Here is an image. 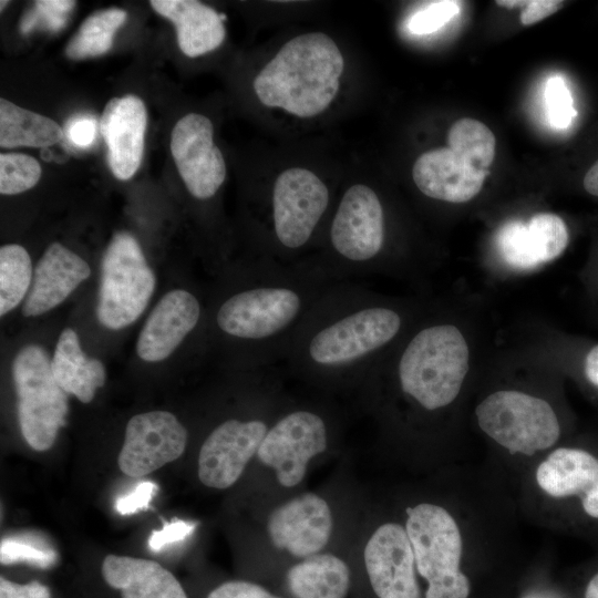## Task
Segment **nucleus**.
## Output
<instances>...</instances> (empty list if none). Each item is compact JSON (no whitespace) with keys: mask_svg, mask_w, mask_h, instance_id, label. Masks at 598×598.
<instances>
[{"mask_svg":"<svg viewBox=\"0 0 598 598\" xmlns=\"http://www.w3.org/2000/svg\"><path fill=\"white\" fill-rule=\"evenodd\" d=\"M40 163L21 153L0 154V193L16 195L32 188L41 177Z\"/></svg>","mask_w":598,"mask_h":598,"instance_id":"obj_32","label":"nucleus"},{"mask_svg":"<svg viewBox=\"0 0 598 598\" xmlns=\"http://www.w3.org/2000/svg\"><path fill=\"white\" fill-rule=\"evenodd\" d=\"M468 359L466 340L455 326L426 327L413 336L400 357L401 390L426 411L445 408L461 391Z\"/></svg>","mask_w":598,"mask_h":598,"instance_id":"obj_4","label":"nucleus"},{"mask_svg":"<svg viewBox=\"0 0 598 598\" xmlns=\"http://www.w3.org/2000/svg\"><path fill=\"white\" fill-rule=\"evenodd\" d=\"M460 11L456 1H436L415 12L408 28L414 34H430L452 20Z\"/></svg>","mask_w":598,"mask_h":598,"instance_id":"obj_35","label":"nucleus"},{"mask_svg":"<svg viewBox=\"0 0 598 598\" xmlns=\"http://www.w3.org/2000/svg\"><path fill=\"white\" fill-rule=\"evenodd\" d=\"M156 489L157 485L154 482L143 481L138 483L133 491L116 501V511L122 515H131L145 509L150 505Z\"/></svg>","mask_w":598,"mask_h":598,"instance_id":"obj_38","label":"nucleus"},{"mask_svg":"<svg viewBox=\"0 0 598 598\" xmlns=\"http://www.w3.org/2000/svg\"><path fill=\"white\" fill-rule=\"evenodd\" d=\"M155 285L138 241L127 231L116 233L102 259L99 321L112 330L132 324L145 310Z\"/></svg>","mask_w":598,"mask_h":598,"instance_id":"obj_8","label":"nucleus"},{"mask_svg":"<svg viewBox=\"0 0 598 598\" xmlns=\"http://www.w3.org/2000/svg\"><path fill=\"white\" fill-rule=\"evenodd\" d=\"M171 153L188 192L208 199L226 177V163L214 143V127L208 117L188 113L177 121L171 134Z\"/></svg>","mask_w":598,"mask_h":598,"instance_id":"obj_13","label":"nucleus"},{"mask_svg":"<svg viewBox=\"0 0 598 598\" xmlns=\"http://www.w3.org/2000/svg\"><path fill=\"white\" fill-rule=\"evenodd\" d=\"M271 200L277 240L295 250L312 236L328 207L329 190L315 173L293 167L277 177Z\"/></svg>","mask_w":598,"mask_h":598,"instance_id":"obj_11","label":"nucleus"},{"mask_svg":"<svg viewBox=\"0 0 598 598\" xmlns=\"http://www.w3.org/2000/svg\"><path fill=\"white\" fill-rule=\"evenodd\" d=\"M567 244V226L551 213L536 214L527 223L508 220L495 235V246L504 262L520 270L534 269L556 259Z\"/></svg>","mask_w":598,"mask_h":598,"instance_id":"obj_18","label":"nucleus"},{"mask_svg":"<svg viewBox=\"0 0 598 598\" xmlns=\"http://www.w3.org/2000/svg\"><path fill=\"white\" fill-rule=\"evenodd\" d=\"M535 481L550 498L569 503L577 525L598 528V453L582 446L554 448L538 464Z\"/></svg>","mask_w":598,"mask_h":598,"instance_id":"obj_9","label":"nucleus"},{"mask_svg":"<svg viewBox=\"0 0 598 598\" xmlns=\"http://www.w3.org/2000/svg\"><path fill=\"white\" fill-rule=\"evenodd\" d=\"M584 598H598V570L587 580L584 589Z\"/></svg>","mask_w":598,"mask_h":598,"instance_id":"obj_44","label":"nucleus"},{"mask_svg":"<svg viewBox=\"0 0 598 598\" xmlns=\"http://www.w3.org/2000/svg\"><path fill=\"white\" fill-rule=\"evenodd\" d=\"M147 113L144 102L134 94L111 99L101 117V134L107 147L113 175L130 179L138 169L143 153Z\"/></svg>","mask_w":598,"mask_h":598,"instance_id":"obj_19","label":"nucleus"},{"mask_svg":"<svg viewBox=\"0 0 598 598\" xmlns=\"http://www.w3.org/2000/svg\"><path fill=\"white\" fill-rule=\"evenodd\" d=\"M1 10L3 9V7L8 3V1H1Z\"/></svg>","mask_w":598,"mask_h":598,"instance_id":"obj_46","label":"nucleus"},{"mask_svg":"<svg viewBox=\"0 0 598 598\" xmlns=\"http://www.w3.org/2000/svg\"><path fill=\"white\" fill-rule=\"evenodd\" d=\"M64 138L76 148L92 146L96 137V120L87 113H78L68 118L63 127Z\"/></svg>","mask_w":598,"mask_h":598,"instance_id":"obj_36","label":"nucleus"},{"mask_svg":"<svg viewBox=\"0 0 598 598\" xmlns=\"http://www.w3.org/2000/svg\"><path fill=\"white\" fill-rule=\"evenodd\" d=\"M56 560V551L47 540L33 534L4 537L0 544V561L2 565L25 563L39 568H50Z\"/></svg>","mask_w":598,"mask_h":598,"instance_id":"obj_31","label":"nucleus"},{"mask_svg":"<svg viewBox=\"0 0 598 598\" xmlns=\"http://www.w3.org/2000/svg\"><path fill=\"white\" fill-rule=\"evenodd\" d=\"M90 275V266L79 255L60 243L51 244L34 269L23 316L35 317L55 308Z\"/></svg>","mask_w":598,"mask_h":598,"instance_id":"obj_22","label":"nucleus"},{"mask_svg":"<svg viewBox=\"0 0 598 598\" xmlns=\"http://www.w3.org/2000/svg\"><path fill=\"white\" fill-rule=\"evenodd\" d=\"M262 420L230 419L204 441L198 454V477L208 487L225 489L235 484L247 463L257 454L268 432Z\"/></svg>","mask_w":598,"mask_h":598,"instance_id":"obj_15","label":"nucleus"},{"mask_svg":"<svg viewBox=\"0 0 598 598\" xmlns=\"http://www.w3.org/2000/svg\"><path fill=\"white\" fill-rule=\"evenodd\" d=\"M323 298L290 347L293 362L324 372L354 369L389 344L401 329V316L389 307L362 305V298H355L327 308Z\"/></svg>","mask_w":598,"mask_h":598,"instance_id":"obj_1","label":"nucleus"},{"mask_svg":"<svg viewBox=\"0 0 598 598\" xmlns=\"http://www.w3.org/2000/svg\"><path fill=\"white\" fill-rule=\"evenodd\" d=\"M585 189L598 197V159L591 165L584 177Z\"/></svg>","mask_w":598,"mask_h":598,"instance_id":"obj_43","label":"nucleus"},{"mask_svg":"<svg viewBox=\"0 0 598 598\" xmlns=\"http://www.w3.org/2000/svg\"><path fill=\"white\" fill-rule=\"evenodd\" d=\"M332 526L328 503L307 493L276 507L269 515L267 529L276 548L307 558L327 546Z\"/></svg>","mask_w":598,"mask_h":598,"instance_id":"obj_17","label":"nucleus"},{"mask_svg":"<svg viewBox=\"0 0 598 598\" xmlns=\"http://www.w3.org/2000/svg\"><path fill=\"white\" fill-rule=\"evenodd\" d=\"M102 576L122 598H187L176 577L151 559L107 555Z\"/></svg>","mask_w":598,"mask_h":598,"instance_id":"obj_24","label":"nucleus"},{"mask_svg":"<svg viewBox=\"0 0 598 598\" xmlns=\"http://www.w3.org/2000/svg\"><path fill=\"white\" fill-rule=\"evenodd\" d=\"M151 7L173 22L181 51L196 58L217 49L226 37V17L194 0H152Z\"/></svg>","mask_w":598,"mask_h":598,"instance_id":"obj_23","label":"nucleus"},{"mask_svg":"<svg viewBox=\"0 0 598 598\" xmlns=\"http://www.w3.org/2000/svg\"><path fill=\"white\" fill-rule=\"evenodd\" d=\"M32 264L28 251L20 245L0 248V315L14 309L29 293Z\"/></svg>","mask_w":598,"mask_h":598,"instance_id":"obj_29","label":"nucleus"},{"mask_svg":"<svg viewBox=\"0 0 598 598\" xmlns=\"http://www.w3.org/2000/svg\"><path fill=\"white\" fill-rule=\"evenodd\" d=\"M63 138V128L52 118L0 100L1 147H47Z\"/></svg>","mask_w":598,"mask_h":598,"instance_id":"obj_27","label":"nucleus"},{"mask_svg":"<svg viewBox=\"0 0 598 598\" xmlns=\"http://www.w3.org/2000/svg\"><path fill=\"white\" fill-rule=\"evenodd\" d=\"M327 443L323 419L311 411L298 410L283 415L268 430L257 456L275 470L280 485L293 487L303 480L309 461L326 451Z\"/></svg>","mask_w":598,"mask_h":598,"instance_id":"obj_10","label":"nucleus"},{"mask_svg":"<svg viewBox=\"0 0 598 598\" xmlns=\"http://www.w3.org/2000/svg\"><path fill=\"white\" fill-rule=\"evenodd\" d=\"M405 532L417 574L425 579V598H468L471 581L462 571L463 538L453 515L443 506L420 503L406 509Z\"/></svg>","mask_w":598,"mask_h":598,"instance_id":"obj_5","label":"nucleus"},{"mask_svg":"<svg viewBox=\"0 0 598 598\" xmlns=\"http://www.w3.org/2000/svg\"><path fill=\"white\" fill-rule=\"evenodd\" d=\"M127 19L120 8L99 10L90 14L71 38L65 54L71 60H83L110 51L116 31Z\"/></svg>","mask_w":598,"mask_h":598,"instance_id":"obj_28","label":"nucleus"},{"mask_svg":"<svg viewBox=\"0 0 598 598\" xmlns=\"http://www.w3.org/2000/svg\"><path fill=\"white\" fill-rule=\"evenodd\" d=\"M193 529L194 525L184 520L165 523L161 529L150 535L148 547L152 551H161L164 547L185 539Z\"/></svg>","mask_w":598,"mask_h":598,"instance_id":"obj_39","label":"nucleus"},{"mask_svg":"<svg viewBox=\"0 0 598 598\" xmlns=\"http://www.w3.org/2000/svg\"><path fill=\"white\" fill-rule=\"evenodd\" d=\"M546 105L554 127L566 128L576 115L570 92L560 76H553L546 85Z\"/></svg>","mask_w":598,"mask_h":598,"instance_id":"obj_34","label":"nucleus"},{"mask_svg":"<svg viewBox=\"0 0 598 598\" xmlns=\"http://www.w3.org/2000/svg\"><path fill=\"white\" fill-rule=\"evenodd\" d=\"M481 430L511 454L530 456L558 442L561 429L551 405L532 394L501 390L475 410Z\"/></svg>","mask_w":598,"mask_h":598,"instance_id":"obj_7","label":"nucleus"},{"mask_svg":"<svg viewBox=\"0 0 598 598\" xmlns=\"http://www.w3.org/2000/svg\"><path fill=\"white\" fill-rule=\"evenodd\" d=\"M584 371L588 382L598 388V344L588 352Z\"/></svg>","mask_w":598,"mask_h":598,"instance_id":"obj_42","label":"nucleus"},{"mask_svg":"<svg viewBox=\"0 0 598 598\" xmlns=\"http://www.w3.org/2000/svg\"><path fill=\"white\" fill-rule=\"evenodd\" d=\"M364 564L378 598H423L404 526L384 523L367 542Z\"/></svg>","mask_w":598,"mask_h":598,"instance_id":"obj_16","label":"nucleus"},{"mask_svg":"<svg viewBox=\"0 0 598 598\" xmlns=\"http://www.w3.org/2000/svg\"><path fill=\"white\" fill-rule=\"evenodd\" d=\"M447 144L482 171H488L495 158L494 134L484 123L474 118L464 117L454 122L447 133Z\"/></svg>","mask_w":598,"mask_h":598,"instance_id":"obj_30","label":"nucleus"},{"mask_svg":"<svg viewBox=\"0 0 598 598\" xmlns=\"http://www.w3.org/2000/svg\"><path fill=\"white\" fill-rule=\"evenodd\" d=\"M333 250L347 262L372 261L384 244V215L375 192L355 184L343 194L330 227Z\"/></svg>","mask_w":598,"mask_h":598,"instance_id":"obj_12","label":"nucleus"},{"mask_svg":"<svg viewBox=\"0 0 598 598\" xmlns=\"http://www.w3.org/2000/svg\"><path fill=\"white\" fill-rule=\"evenodd\" d=\"M286 580L295 598H344L350 587V570L341 558L317 554L292 566Z\"/></svg>","mask_w":598,"mask_h":598,"instance_id":"obj_26","label":"nucleus"},{"mask_svg":"<svg viewBox=\"0 0 598 598\" xmlns=\"http://www.w3.org/2000/svg\"><path fill=\"white\" fill-rule=\"evenodd\" d=\"M12 378L23 439L35 451L51 448L66 424L69 406L47 351L38 344L22 348L13 359Z\"/></svg>","mask_w":598,"mask_h":598,"instance_id":"obj_6","label":"nucleus"},{"mask_svg":"<svg viewBox=\"0 0 598 598\" xmlns=\"http://www.w3.org/2000/svg\"><path fill=\"white\" fill-rule=\"evenodd\" d=\"M76 2L69 0H39L34 1L22 16L20 21V31L22 34H29L37 29L56 32L68 22Z\"/></svg>","mask_w":598,"mask_h":598,"instance_id":"obj_33","label":"nucleus"},{"mask_svg":"<svg viewBox=\"0 0 598 598\" xmlns=\"http://www.w3.org/2000/svg\"><path fill=\"white\" fill-rule=\"evenodd\" d=\"M344 69L336 42L322 32L286 42L254 81L259 101L299 117L323 112L336 97Z\"/></svg>","mask_w":598,"mask_h":598,"instance_id":"obj_2","label":"nucleus"},{"mask_svg":"<svg viewBox=\"0 0 598 598\" xmlns=\"http://www.w3.org/2000/svg\"><path fill=\"white\" fill-rule=\"evenodd\" d=\"M200 305L187 290L175 289L161 298L143 326L137 355L147 362L165 360L196 327Z\"/></svg>","mask_w":598,"mask_h":598,"instance_id":"obj_21","label":"nucleus"},{"mask_svg":"<svg viewBox=\"0 0 598 598\" xmlns=\"http://www.w3.org/2000/svg\"><path fill=\"white\" fill-rule=\"evenodd\" d=\"M488 175L464 155L441 147L423 153L415 161L412 176L417 188L427 197L465 203L475 197Z\"/></svg>","mask_w":598,"mask_h":598,"instance_id":"obj_20","label":"nucleus"},{"mask_svg":"<svg viewBox=\"0 0 598 598\" xmlns=\"http://www.w3.org/2000/svg\"><path fill=\"white\" fill-rule=\"evenodd\" d=\"M564 7V1L557 0H532L527 1L520 14L524 25H532L551 16Z\"/></svg>","mask_w":598,"mask_h":598,"instance_id":"obj_41","label":"nucleus"},{"mask_svg":"<svg viewBox=\"0 0 598 598\" xmlns=\"http://www.w3.org/2000/svg\"><path fill=\"white\" fill-rule=\"evenodd\" d=\"M0 598H51L50 589L39 581L24 585L0 577Z\"/></svg>","mask_w":598,"mask_h":598,"instance_id":"obj_40","label":"nucleus"},{"mask_svg":"<svg viewBox=\"0 0 598 598\" xmlns=\"http://www.w3.org/2000/svg\"><path fill=\"white\" fill-rule=\"evenodd\" d=\"M527 1H520V0H504V1H496V4L505 7V8H517V7H525Z\"/></svg>","mask_w":598,"mask_h":598,"instance_id":"obj_45","label":"nucleus"},{"mask_svg":"<svg viewBox=\"0 0 598 598\" xmlns=\"http://www.w3.org/2000/svg\"><path fill=\"white\" fill-rule=\"evenodd\" d=\"M305 279L271 275L265 283L244 289L218 308L216 322L226 334L247 341L292 344L303 322L322 298Z\"/></svg>","mask_w":598,"mask_h":598,"instance_id":"obj_3","label":"nucleus"},{"mask_svg":"<svg viewBox=\"0 0 598 598\" xmlns=\"http://www.w3.org/2000/svg\"><path fill=\"white\" fill-rule=\"evenodd\" d=\"M207 598H281L270 594L261 586L245 581L230 580L213 589Z\"/></svg>","mask_w":598,"mask_h":598,"instance_id":"obj_37","label":"nucleus"},{"mask_svg":"<svg viewBox=\"0 0 598 598\" xmlns=\"http://www.w3.org/2000/svg\"><path fill=\"white\" fill-rule=\"evenodd\" d=\"M51 367L59 385L82 403L93 400L96 390L103 386L106 378L103 363L84 354L79 337L71 328H65L61 332Z\"/></svg>","mask_w":598,"mask_h":598,"instance_id":"obj_25","label":"nucleus"},{"mask_svg":"<svg viewBox=\"0 0 598 598\" xmlns=\"http://www.w3.org/2000/svg\"><path fill=\"white\" fill-rule=\"evenodd\" d=\"M187 431L167 411L134 415L126 424L118 454L120 470L131 477H143L177 460L185 451Z\"/></svg>","mask_w":598,"mask_h":598,"instance_id":"obj_14","label":"nucleus"}]
</instances>
